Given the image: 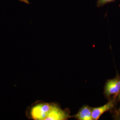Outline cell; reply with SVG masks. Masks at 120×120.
Returning <instances> with one entry per match:
<instances>
[{"label": "cell", "instance_id": "obj_3", "mask_svg": "<svg viewBox=\"0 0 120 120\" xmlns=\"http://www.w3.org/2000/svg\"><path fill=\"white\" fill-rule=\"evenodd\" d=\"M116 99H112L110 101L101 106L92 108V116L93 120H98L106 112L113 109L114 106Z\"/></svg>", "mask_w": 120, "mask_h": 120}, {"label": "cell", "instance_id": "obj_1", "mask_svg": "<svg viewBox=\"0 0 120 120\" xmlns=\"http://www.w3.org/2000/svg\"><path fill=\"white\" fill-rule=\"evenodd\" d=\"M55 105L41 103L35 105L30 111L31 117L36 120H45Z\"/></svg>", "mask_w": 120, "mask_h": 120}, {"label": "cell", "instance_id": "obj_8", "mask_svg": "<svg viewBox=\"0 0 120 120\" xmlns=\"http://www.w3.org/2000/svg\"><path fill=\"white\" fill-rule=\"evenodd\" d=\"M20 1L22 2H24L26 4H30V2L28 0H19Z\"/></svg>", "mask_w": 120, "mask_h": 120}, {"label": "cell", "instance_id": "obj_6", "mask_svg": "<svg viewBox=\"0 0 120 120\" xmlns=\"http://www.w3.org/2000/svg\"><path fill=\"white\" fill-rule=\"evenodd\" d=\"M117 98H118V99L120 102V93L118 95ZM116 117L117 118H118V119H120V106L119 109L116 111Z\"/></svg>", "mask_w": 120, "mask_h": 120}, {"label": "cell", "instance_id": "obj_2", "mask_svg": "<svg viewBox=\"0 0 120 120\" xmlns=\"http://www.w3.org/2000/svg\"><path fill=\"white\" fill-rule=\"evenodd\" d=\"M120 93V75H117L116 77L108 80L105 83L104 88V94L107 98L111 100L116 99Z\"/></svg>", "mask_w": 120, "mask_h": 120}, {"label": "cell", "instance_id": "obj_7", "mask_svg": "<svg viewBox=\"0 0 120 120\" xmlns=\"http://www.w3.org/2000/svg\"><path fill=\"white\" fill-rule=\"evenodd\" d=\"M113 0H99L98 4H105Z\"/></svg>", "mask_w": 120, "mask_h": 120}, {"label": "cell", "instance_id": "obj_5", "mask_svg": "<svg viewBox=\"0 0 120 120\" xmlns=\"http://www.w3.org/2000/svg\"><path fill=\"white\" fill-rule=\"evenodd\" d=\"M92 108L85 105L79 110L77 113L73 116L79 120H93L92 116Z\"/></svg>", "mask_w": 120, "mask_h": 120}, {"label": "cell", "instance_id": "obj_4", "mask_svg": "<svg viewBox=\"0 0 120 120\" xmlns=\"http://www.w3.org/2000/svg\"><path fill=\"white\" fill-rule=\"evenodd\" d=\"M68 117L67 113L55 105L45 120H64Z\"/></svg>", "mask_w": 120, "mask_h": 120}]
</instances>
